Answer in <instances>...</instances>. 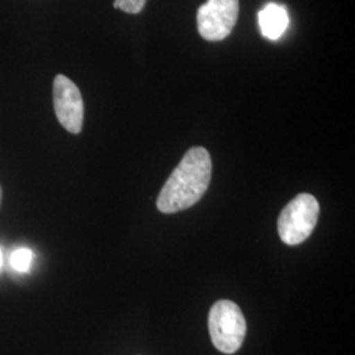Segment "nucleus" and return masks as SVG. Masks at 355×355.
<instances>
[{"instance_id": "nucleus-9", "label": "nucleus", "mask_w": 355, "mask_h": 355, "mask_svg": "<svg viewBox=\"0 0 355 355\" xmlns=\"http://www.w3.org/2000/svg\"><path fill=\"white\" fill-rule=\"evenodd\" d=\"M1 266H3V253H1V249H0V270H1Z\"/></svg>"}, {"instance_id": "nucleus-2", "label": "nucleus", "mask_w": 355, "mask_h": 355, "mask_svg": "<svg viewBox=\"0 0 355 355\" xmlns=\"http://www.w3.org/2000/svg\"><path fill=\"white\" fill-rule=\"evenodd\" d=\"M208 328L216 349L225 354L236 353L246 336V321L241 309L230 300H218L212 305Z\"/></svg>"}, {"instance_id": "nucleus-4", "label": "nucleus", "mask_w": 355, "mask_h": 355, "mask_svg": "<svg viewBox=\"0 0 355 355\" xmlns=\"http://www.w3.org/2000/svg\"><path fill=\"white\" fill-rule=\"evenodd\" d=\"M240 0H207L198 10V31L207 41H223L237 24Z\"/></svg>"}, {"instance_id": "nucleus-3", "label": "nucleus", "mask_w": 355, "mask_h": 355, "mask_svg": "<svg viewBox=\"0 0 355 355\" xmlns=\"http://www.w3.org/2000/svg\"><path fill=\"white\" fill-rule=\"evenodd\" d=\"M320 204L311 193H300L280 212L278 232L282 241L287 245H299L311 237L316 227Z\"/></svg>"}, {"instance_id": "nucleus-5", "label": "nucleus", "mask_w": 355, "mask_h": 355, "mask_svg": "<svg viewBox=\"0 0 355 355\" xmlns=\"http://www.w3.org/2000/svg\"><path fill=\"white\" fill-rule=\"evenodd\" d=\"M53 102L60 124L73 135L80 133L85 117L82 94L76 83L64 74L54 78Z\"/></svg>"}, {"instance_id": "nucleus-8", "label": "nucleus", "mask_w": 355, "mask_h": 355, "mask_svg": "<svg viewBox=\"0 0 355 355\" xmlns=\"http://www.w3.org/2000/svg\"><path fill=\"white\" fill-rule=\"evenodd\" d=\"M146 4V0H114V8L127 13H140Z\"/></svg>"}, {"instance_id": "nucleus-1", "label": "nucleus", "mask_w": 355, "mask_h": 355, "mask_svg": "<svg viewBox=\"0 0 355 355\" xmlns=\"http://www.w3.org/2000/svg\"><path fill=\"white\" fill-rule=\"evenodd\" d=\"M212 177V161L207 149L191 148L184 154L157 199L162 214H175L198 203L208 190Z\"/></svg>"}, {"instance_id": "nucleus-7", "label": "nucleus", "mask_w": 355, "mask_h": 355, "mask_svg": "<svg viewBox=\"0 0 355 355\" xmlns=\"http://www.w3.org/2000/svg\"><path fill=\"white\" fill-rule=\"evenodd\" d=\"M33 258H35V255L32 250L26 249V248L17 249L16 252H13L12 257H11V266L19 272H26L32 266Z\"/></svg>"}, {"instance_id": "nucleus-10", "label": "nucleus", "mask_w": 355, "mask_h": 355, "mask_svg": "<svg viewBox=\"0 0 355 355\" xmlns=\"http://www.w3.org/2000/svg\"><path fill=\"white\" fill-rule=\"evenodd\" d=\"M0 204H1V187H0Z\"/></svg>"}, {"instance_id": "nucleus-6", "label": "nucleus", "mask_w": 355, "mask_h": 355, "mask_svg": "<svg viewBox=\"0 0 355 355\" xmlns=\"http://www.w3.org/2000/svg\"><path fill=\"white\" fill-rule=\"evenodd\" d=\"M258 24L262 36L270 41L279 40L290 24L288 11L278 3H268L258 13Z\"/></svg>"}]
</instances>
